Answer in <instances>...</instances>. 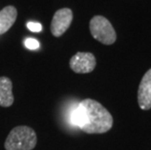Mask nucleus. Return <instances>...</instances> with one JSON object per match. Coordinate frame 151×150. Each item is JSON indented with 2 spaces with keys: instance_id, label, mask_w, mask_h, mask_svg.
<instances>
[{
  "instance_id": "f257e3e1",
  "label": "nucleus",
  "mask_w": 151,
  "mask_h": 150,
  "mask_svg": "<svg viewBox=\"0 0 151 150\" xmlns=\"http://www.w3.org/2000/svg\"><path fill=\"white\" fill-rule=\"evenodd\" d=\"M79 114L78 127L87 133H104L113 125V118L97 100L86 98L76 106Z\"/></svg>"
},
{
  "instance_id": "f03ea898",
  "label": "nucleus",
  "mask_w": 151,
  "mask_h": 150,
  "mask_svg": "<svg viewBox=\"0 0 151 150\" xmlns=\"http://www.w3.org/2000/svg\"><path fill=\"white\" fill-rule=\"evenodd\" d=\"M37 142L34 130L27 126H18L13 129L5 141L6 150H32Z\"/></svg>"
},
{
  "instance_id": "7ed1b4c3",
  "label": "nucleus",
  "mask_w": 151,
  "mask_h": 150,
  "mask_svg": "<svg viewBox=\"0 0 151 150\" xmlns=\"http://www.w3.org/2000/svg\"><path fill=\"white\" fill-rule=\"evenodd\" d=\"M90 31L96 40L104 45H111L116 41V32L106 18L95 16L90 22Z\"/></svg>"
},
{
  "instance_id": "20e7f679",
  "label": "nucleus",
  "mask_w": 151,
  "mask_h": 150,
  "mask_svg": "<svg viewBox=\"0 0 151 150\" xmlns=\"http://www.w3.org/2000/svg\"><path fill=\"white\" fill-rule=\"evenodd\" d=\"M73 19L72 11L68 8H63L55 13L52 24L51 32L56 37H60L68 29Z\"/></svg>"
},
{
  "instance_id": "39448f33",
  "label": "nucleus",
  "mask_w": 151,
  "mask_h": 150,
  "mask_svg": "<svg viewBox=\"0 0 151 150\" xmlns=\"http://www.w3.org/2000/svg\"><path fill=\"white\" fill-rule=\"evenodd\" d=\"M96 58L91 53L79 52L69 62L70 68L76 73H90L96 67Z\"/></svg>"
},
{
  "instance_id": "423d86ee",
  "label": "nucleus",
  "mask_w": 151,
  "mask_h": 150,
  "mask_svg": "<svg viewBox=\"0 0 151 150\" xmlns=\"http://www.w3.org/2000/svg\"><path fill=\"white\" fill-rule=\"evenodd\" d=\"M137 101L142 110H148L151 108V68L147 70L140 81Z\"/></svg>"
},
{
  "instance_id": "0eeeda50",
  "label": "nucleus",
  "mask_w": 151,
  "mask_h": 150,
  "mask_svg": "<svg viewBox=\"0 0 151 150\" xmlns=\"http://www.w3.org/2000/svg\"><path fill=\"white\" fill-rule=\"evenodd\" d=\"M17 9L14 6H7L0 11V34L10 29L17 20Z\"/></svg>"
},
{
  "instance_id": "6e6552de",
  "label": "nucleus",
  "mask_w": 151,
  "mask_h": 150,
  "mask_svg": "<svg viewBox=\"0 0 151 150\" xmlns=\"http://www.w3.org/2000/svg\"><path fill=\"white\" fill-rule=\"evenodd\" d=\"M12 81L7 77H0V106L9 107L14 103Z\"/></svg>"
},
{
  "instance_id": "1a4fd4ad",
  "label": "nucleus",
  "mask_w": 151,
  "mask_h": 150,
  "mask_svg": "<svg viewBox=\"0 0 151 150\" xmlns=\"http://www.w3.org/2000/svg\"><path fill=\"white\" fill-rule=\"evenodd\" d=\"M24 46L27 48V49L30 50H36L39 48V42L34 39V38H27L24 41Z\"/></svg>"
},
{
  "instance_id": "9d476101",
  "label": "nucleus",
  "mask_w": 151,
  "mask_h": 150,
  "mask_svg": "<svg viewBox=\"0 0 151 150\" xmlns=\"http://www.w3.org/2000/svg\"><path fill=\"white\" fill-rule=\"evenodd\" d=\"M27 28L32 32H40L42 30V25L39 23H34V22H29L27 23Z\"/></svg>"
}]
</instances>
